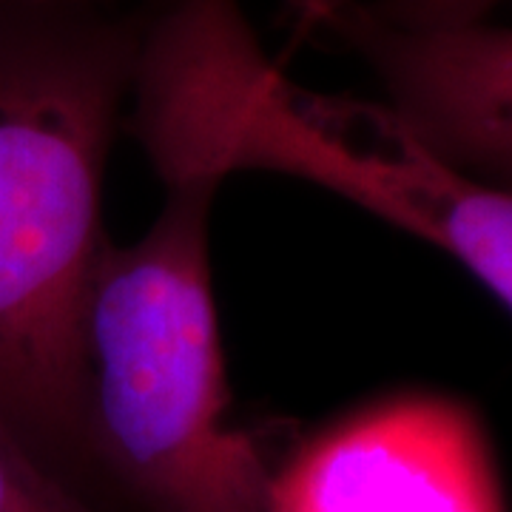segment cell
Here are the masks:
<instances>
[{"mask_svg": "<svg viewBox=\"0 0 512 512\" xmlns=\"http://www.w3.org/2000/svg\"><path fill=\"white\" fill-rule=\"evenodd\" d=\"M165 185L140 239H106L83 308L86 444L148 512H268L274 467L231 424L211 279L220 180Z\"/></svg>", "mask_w": 512, "mask_h": 512, "instance_id": "3957f363", "label": "cell"}, {"mask_svg": "<svg viewBox=\"0 0 512 512\" xmlns=\"http://www.w3.org/2000/svg\"><path fill=\"white\" fill-rule=\"evenodd\" d=\"M512 0H376L359 3L367 18L402 32H439L487 23V15Z\"/></svg>", "mask_w": 512, "mask_h": 512, "instance_id": "52a82bcc", "label": "cell"}, {"mask_svg": "<svg viewBox=\"0 0 512 512\" xmlns=\"http://www.w3.org/2000/svg\"><path fill=\"white\" fill-rule=\"evenodd\" d=\"M128 128L163 183L271 171L319 185L453 256L512 313V188L444 160L382 100L291 83L239 0L146 12Z\"/></svg>", "mask_w": 512, "mask_h": 512, "instance_id": "7a4b0ae2", "label": "cell"}, {"mask_svg": "<svg viewBox=\"0 0 512 512\" xmlns=\"http://www.w3.org/2000/svg\"><path fill=\"white\" fill-rule=\"evenodd\" d=\"M117 0H0L3 6H114Z\"/></svg>", "mask_w": 512, "mask_h": 512, "instance_id": "9c48e42d", "label": "cell"}, {"mask_svg": "<svg viewBox=\"0 0 512 512\" xmlns=\"http://www.w3.org/2000/svg\"><path fill=\"white\" fill-rule=\"evenodd\" d=\"M0 512H92L0 419Z\"/></svg>", "mask_w": 512, "mask_h": 512, "instance_id": "8992f818", "label": "cell"}, {"mask_svg": "<svg viewBox=\"0 0 512 512\" xmlns=\"http://www.w3.org/2000/svg\"><path fill=\"white\" fill-rule=\"evenodd\" d=\"M382 83V103L467 174L512 188V26L402 32L353 3L330 23Z\"/></svg>", "mask_w": 512, "mask_h": 512, "instance_id": "5b68a950", "label": "cell"}, {"mask_svg": "<svg viewBox=\"0 0 512 512\" xmlns=\"http://www.w3.org/2000/svg\"><path fill=\"white\" fill-rule=\"evenodd\" d=\"M353 3L356 0H293V32L302 37L313 29H328Z\"/></svg>", "mask_w": 512, "mask_h": 512, "instance_id": "ba28073f", "label": "cell"}, {"mask_svg": "<svg viewBox=\"0 0 512 512\" xmlns=\"http://www.w3.org/2000/svg\"><path fill=\"white\" fill-rule=\"evenodd\" d=\"M146 12L0 9V419L55 476L89 470L83 308Z\"/></svg>", "mask_w": 512, "mask_h": 512, "instance_id": "6da1fadb", "label": "cell"}, {"mask_svg": "<svg viewBox=\"0 0 512 512\" xmlns=\"http://www.w3.org/2000/svg\"><path fill=\"white\" fill-rule=\"evenodd\" d=\"M268 512H507L464 404L410 393L356 410L271 473Z\"/></svg>", "mask_w": 512, "mask_h": 512, "instance_id": "277c9868", "label": "cell"}]
</instances>
